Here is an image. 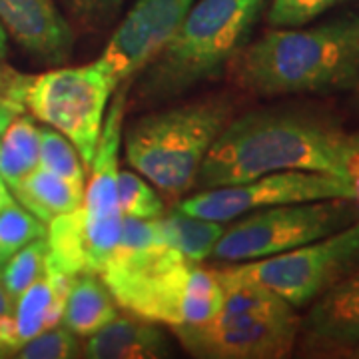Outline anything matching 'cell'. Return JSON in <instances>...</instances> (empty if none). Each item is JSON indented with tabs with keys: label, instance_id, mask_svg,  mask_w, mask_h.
Wrapping results in <instances>:
<instances>
[{
	"label": "cell",
	"instance_id": "35",
	"mask_svg": "<svg viewBox=\"0 0 359 359\" xmlns=\"http://www.w3.org/2000/svg\"><path fill=\"white\" fill-rule=\"evenodd\" d=\"M355 88L359 90V39H358V84H355Z\"/></svg>",
	"mask_w": 359,
	"mask_h": 359
},
{
	"label": "cell",
	"instance_id": "34",
	"mask_svg": "<svg viewBox=\"0 0 359 359\" xmlns=\"http://www.w3.org/2000/svg\"><path fill=\"white\" fill-rule=\"evenodd\" d=\"M8 52V34L4 30V26L0 25V58H4Z\"/></svg>",
	"mask_w": 359,
	"mask_h": 359
},
{
	"label": "cell",
	"instance_id": "8",
	"mask_svg": "<svg viewBox=\"0 0 359 359\" xmlns=\"http://www.w3.org/2000/svg\"><path fill=\"white\" fill-rule=\"evenodd\" d=\"M114 90L98 62L56 68L30 78L25 90V108L65 134L84 160V168H90Z\"/></svg>",
	"mask_w": 359,
	"mask_h": 359
},
{
	"label": "cell",
	"instance_id": "31",
	"mask_svg": "<svg viewBox=\"0 0 359 359\" xmlns=\"http://www.w3.org/2000/svg\"><path fill=\"white\" fill-rule=\"evenodd\" d=\"M22 112H25V102L20 98L11 96V94H0V136L8 128V124L14 118Z\"/></svg>",
	"mask_w": 359,
	"mask_h": 359
},
{
	"label": "cell",
	"instance_id": "20",
	"mask_svg": "<svg viewBox=\"0 0 359 359\" xmlns=\"http://www.w3.org/2000/svg\"><path fill=\"white\" fill-rule=\"evenodd\" d=\"M158 230L164 242L174 248L190 262H202L212 256V250L219 240L224 226L214 219H204L184 214L182 210H174L170 214H162L156 218Z\"/></svg>",
	"mask_w": 359,
	"mask_h": 359
},
{
	"label": "cell",
	"instance_id": "32",
	"mask_svg": "<svg viewBox=\"0 0 359 359\" xmlns=\"http://www.w3.org/2000/svg\"><path fill=\"white\" fill-rule=\"evenodd\" d=\"M347 182L351 184V190H353V204L359 210V136H355V146L351 150V154L347 158Z\"/></svg>",
	"mask_w": 359,
	"mask_h": 359
},
{
	"label": "cell",
	"instance_id": "30",
	"mask_svg": "<svg viewBox=\"0 0 359 359\" xmlns=\"http://www.w3.org/2000/svg\"><path fill=\"white\" fill-rule=\"evenodd\" d=\"M28 74H20L8 66H0V94H11L25 102V90L30 82Z\"/></svg>",
	"mask_w": 359,
	"mask_h": 359
},
{
	"label": "cell",
	"instance_id": "12",
	"mask_svg": "<svg viewBox=\"0 0 359 359\" xmlns=\"http://www.w3.org/2000/svg\"><path fill=\"white\" fill-rule=\"evenodd\" d=\"M122 231V214L98 216L80 205L48 222L46 266L70 276L102 273Z\"/></svg>",
	"mask_w": 359,
	"mask_h": 359
},
{
	"label": "cell",
	"instance_id": "26",
	"mask_svg": "<svg viewBox=\"0 0 359 359\" xmlns=\"http://www.w3.org/2000/svg\"><path fill=\"white\" fill-rule=\"evenodd\" d=\"M80 346L76 335L66 330L62 323L42 332L16 351L22 359H68L76 358Z\"/></svg>",
	"mask_w": 359,
	"mask_h": 359
},
{
	"label": "cell",
	"instance_id": "11",
	"mask_svg": "<svg viewBox=\"0 0 359 359\" xmlns=\"http://www.w3.org/2000/svg\"><path fill=\"white\" fill-rule=\"evenodd\" d=\"M194 0H136L116 26L98 66L114 88L140 74L164 50Z\"/></svg>",
	"mask_w": 359,
	"mask_h": 359
},
{
	"label": "cell",
	"instance_id": "25",
	"mask_svg": "<svg viewBox=\"0 0 359 359\" xmlns=\"http://www.w3.org/2000/svg\"><path fill=\"white\" fill-rule=\"evenodd\" d=\"M118 208L122 216L154 219L164 214V204L154 188L138 172H118Z\"/></svg>",
	"mask_w": 359,
	"mask_h": 359
},
{
	"label": "cell",
	"instance_id": "4",
	"mask_svg": "<svg viewBox=\"0 0 359 359\" xmlns=\"http://www.w3.org/2000/svg\"><path fill=\"white\" fill-rule=\"evenodd\" d=\"M233 118L226 96L192 100L142 116L124 134L128 164L170 200L196 188L208 150Z\"/></svg>",
	"mask_w": 359,
	"mask_h": 359
},
{
	"label": "cell",
	"instance_id": "1",
	"mask_svg": "<svg viewBox=\"0 0 359 359\" xmlns=\"http://www.w3.org/2000/svg\"><path fill=\"white\" fill-rule=\"evenodd\" d=\"M355 136L316 116L254 110L231 118L200 166L196 188L210 190L266 174L304 170L346 178Z\"/></svg>",
	"mask_w": 359,
	"mask_h": 359
},
{
	"label": "cell",
	"instance_id": "17",
	"mask_svg": "<svg viewBox=\"0 0 359 359\" xmlns=\"http://www.w3.org/2000/svg\"><path fill=\"white\" fill-rule=\"evenodd\" d=\"M82 355L90 359H160L170 355L168 337L152 321L114 318L88 335Z\"/></svg>",
	"mask_w": 359,
	"mask_h": 359
},
{
	"label": "cell",
	"instance_id": "37",
	"mask_svg": "<svg viewBox=\"0 0 359 359\" xmlns=\"http://www.w3.org/2000/svg\"><path fill=\"white\" fill-rule=\"evenodd\" d=\"M358 358H359V355H358Z\"/></svg>",
	"mask_w": 359,
	"mask_h": 359
},
{
	"label": "cell",
	"instance_id": "29",
	"mask_svg": "<svg viewBox=\"0 0 359 359\" xmlns=\"http://www.w3.org/2000/svg\"><path fill=\"white\" fill-rule=\"evenodd\" d=\"M13 311L14 299L0 283V358L11 355L16 351L14 344V327H13Z\"/></svg>",
	"mask_w": 359,
	"mask_h": 359
},
{
	"label": "cell",
	"instance_id": "27",
	"mask_svg": "<svg viewBox=\"0 0 359 359\" xmlns=\"http://www.w3.org/2000/svg\"><path fill=\"white\" fill-rule=\"evenodd\" d=\"M341 0H273L268 22L276 28H297L311 22Z\"/></svg>",
	"mask_w": 359,
	"mask_h": 359
},
{
	"label": "cell",
	"instance_id": "3",
	"mask_svg": "<svg viewBox=\"0 0 359 359\" xmlns=\"http://www.w3.org/2000/svg\"><path fill=\"white\" fill-rule=\"evenodd\" d=\"M266 0L192 2L176 34L140 72L136 96L142 104L162 102L218 76L244 46Z\"/></svg>",
	"mask_w": 359,
	"mask_h": 359
},
{
	"label": "cell",
	"instance_id": "22",
	"mask_svg": "<svg viewBox=\"0 0 359 359\" xmlns=\"http://www.w3.org/2000/svg\"><path fill=\"white\" fill-rule=\"evenodd\" d=\"M46 256H48V245L44 236L26 244L22 250H18L13 257L6 259V266L0 269V283L4 285V290L13 299L22 294L30 283H34L44 276Z\"/></svg>",
	"mask_w": 359,
	"mask_h": 359
},
{
	"label": "cell",
	"instance_id": "36",
	"mask_svg": "<svg viewBox=\"0 0 359 359\" xmlns=\"http://www.w3.org/2000/svg\"><path fill=\"white\" fill-rule=\"evenodd\" d=\"M2 266H4V264H2V262H0V269H2Z\"/></svg>",
	"mask_w": 359,
	"mask_h": 359
},
{
	"label": "cell",
	"instance_id": "28",
	"mask_svg": "<svg viewBox=\"0 0 359 359\" xmlns=\"http://www.w3.org/2000/svg\"><path fill=\"white\" fill-rule=\"evenodd\" d=\"M122 2L124 0H62L78 25L88 30H100L110 25Z\"/></svg>",
	"mask_w": 359,
	"mask_h": 359
},
{
	"label": "cell",
	"instance_id": "14",
	"mask_svg": "<svg viewBox=\"0 0 359 359\" xmlns=\"http://www.w3.org/2000/svg\"><path fill=\"white\" fill-rule=\"evenodd\" d=\"M0 25L22 50L44 62H66L74 46V32L54 0H0Z\"/></svg>",
	"mask_w": 359,
	"mask_h": 359
},
{
	"label": "cell",
	"instance_id": "9",
	"mask_svg": "<svg viewBox=\"0 0 359 359\" xmlns=\"http://www.w3.org/2000/svg\"><path fill=\"white\" fill-rule=\"evenodd\" d=\"M332 198H353L351 184L346 178H337L321 172L287 170L266 174L259 178L218 186L188 196L178 202V210L196 218L231 222L248 212H256L271 205L302 204Z\"/></svg>",
	"mask_w": 359,
	"mask_h": 359
},
{
	"label": "cell",
	"instance_id": "10",
	"mask_svg": "<svg viewBox=\"0 0 359 359\" xmlns=\"http://www.w3.org/2000/svg\"><path fill=\"white\" fill-rule=\"evenodd\" d=\"M184 349L204 359H280L294 351L299 318L282 313H218L204 323L172 327Z\"/></svg>",
	"mask_w": 359,
	"mask_h": 359
},
{
	"label": "cell",
	"instance_id": "2",
	"mask_svg": "<svg viewBox=\"0 0 359 359\" xmlns=\"http://www.w3.org/2000/svg\"><path fill=\"white\" fill-rule=\"evenodd\" d=\"M359 18L269 30L228 62L231 84L256 96L313 94L358 84Z\"/></svg>",
	"mask_w": 359,
	"mask_h": 359
},
{
	"label": "cell",
	"instance_id": "19",
	"mask_svg": "<svg viewBox=\"0 0 359 359\" xmlns=\"http://www.w3.org/2000/svg\"><path fill=\"white\" fill-rule=\"evenodd\" d=\"M114 318H118V304L106 283L100 282L96 273L76 276L60 321L66 330L78 337H88Z\"/></svg>",
	"mask_w": 359,
	"mask_h": 359
},
{
	"label": "cell",
	"instance_id": "24",
	"mask_svg": "<svg viewBox=\"0 0 359 359\" xmlns=\"http://www.w3.org/2000/svg\"><path fill=\"white\" fill-rule=\"evenodd\" d=\"M40 168L60 178L86 186V168L74 144L56 130H40Z\"/></svg>",
	"mask_w": 359,
	"mask_h": 359
},
{
	"label": "cell",
	"instance_id": "15",
	"mask_svg": "<svg viewBox=\"0 0 359 359\" xmlns=\"http://www.w3.org/2000/svg\"><path fill=\"white\" fill-rule=\"evenodd\" d=\"M126 92L124 84L114 96L102 132L96 144V152L92 158V172L88 184L84 186V202L82 205L98 216L122 214L118 208V150L124 138V114H126Z\"/></svg>",
	"mask_w": 359,
	"mask_h": 359
},
{
	"label": "cell",
	"instance_id": "13",
	"mask_svg": "<svg viewBox=\"0 0 359 359\" xmlns=\"http://www.w3.org/2000/svg\"><path fill=\"white\" fill-rule=\"evenodd\" d=\"M302 349L318 358L359 355V269L311 302L299 321Z\"/></svg>",
	"mask_w": 359,
	"mask_h": 359
},
{
	"label": "cell",
	"instance_id": "23",
	"mask_svg": "<svg viewBox=\"0 0 359 359\" xmlns=\"http://www.w3.org/2000/svg\"><path fill=\"white\" fill-rule=\"evenodd\" d=\"M46 226L25 205L8 202L0 210V262L4 264L26 244L44 238Z\"/></svg>",
	"mask_w": 359,
	"mask_h": 359
},
{
	"label": "cell",
	"instance_id": "6",
	"mask_svg": "<svg viewBox=\"0 0 359 359\" xmlns=\"http://www.w3.org/2000/svg\"><path fill=\"white\" fill-rule=\"evenodd\" d=\"M355 269H359V219L309 244L262 259L236 262L218 271L231 280L268 287L290 306L302 308Z\"/></svg>",
	"mask_w": 359,
	"mask_h": 359
},
{
	"label": "cell",
	"instance_id": "33",
	"mask_svg": "<svg viewBox=\"0 0 359 359\" xmlns=\"http://www.w3.org/2000/svg\"><path fill=\"white\" fill-rule=\"evenodd\" d=\"M13 194H11V188L6 186V182L0 178V210L4 208V205L8 204V202H13Z\"/></svg>",
	"mask_w": 359,
	"mask_h": 359
},
{
	"label": "cell",
	"instance_id": "21",
	"mask_svg": "<svg viewBox=\"0 0 359 359\" xmlns=\"http://www.w3.org/2000/svg\"><path fill=\"white\" fill-rule=\"evenodd\" d=\"M40 164V130L32 118L18 114L0 140V178L8 188L25 180Z\"/></svg>",
	"mask_w": 359,
	"mask_h": 359
},
{
	"label": "cell",
	"instance_id": "18",
	"mask_svg": "<svg viewBox=\"0 0 359 359\" xmlns=\"http://www.w3.org/2000/svg\"><path fill=\"white\" fill-rule=\"evenodd\" d=\"M20 205L40 222L48 224L52 218L72 212L84 202V186L60 178L44 168L32 170L25 180L11 188Z\"/></svg>",
	"mask_w": 359,
	"mask_h": 359
},
{
	"label": "cell",
	"instance_id": "5",
	"mask_svg": "<svg viewBox=\"0 0 359 359\" xmlns=\"http://www.w3.org/2000/svg\"><path fill=\"white\" fill-rule=\"evenodd\" d=\"M102 280L120 308L170 327L216 318L224 299L214 269L186 259L170 245L128 264H108Z\"/></svg>",
	"mask_w": 359,
	"mask_h": 359
},
{
	"label": "cell",
	"instance_id": "16",
	"mask_svg": "<svg viewBox=\"0 0 359 359\" xmlns=\"http://www.w3.org/2000/svg\"><path fill=\"white\" fill-rule=\"evenodd\" d=\"M76 276L46 266L44 276L14 299L13 327L16 351L42 332L62 321L66 299Z\"/></svg>",
	"mask_w": 359,
	"mask_h": 359
},
{
	"label": "cell",
	"instance_id": "7",
	"mask_svg": "<svg viewBox=\"0 0 359 359\" xmlns=\"http://www.w3.org/2000/svg\"><path fill=\"white\" fill-rule=\"evenodd\" d=\"M351 219H359V210L353 200L346 198L248 212V216L231 219V226L224 228L210 257L236 264L276 256L341 230Z\"/></svg>",
	"mask_w": 359,
	"mask_h": 359
}]
</instances>
